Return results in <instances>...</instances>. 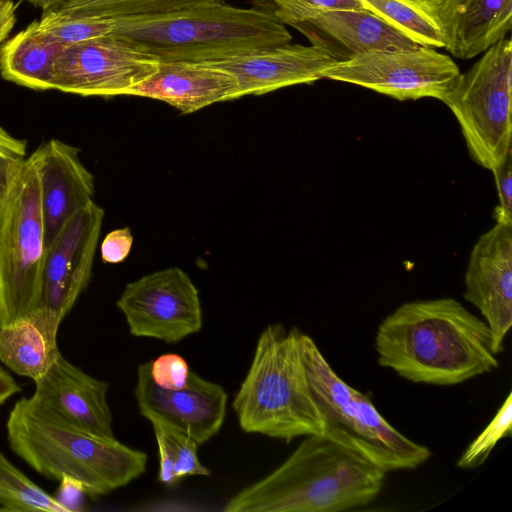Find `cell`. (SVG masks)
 Segmentation results:
<instances>
[{
  "label": "cell",
  "instance_id": "cell-1",
  "mask_svg": "<svg viewBox=\"0 0 512 512\" xmlns=\"http://www.w3.org/2000/svg\"><path fill=\"white\" fill-rule=\"evenodd\" d=\"M374 347L380 366L416 384L458 385L499 367L486 322L450 297L401 304Z\"/></svg>",
  "mask_w": 512,
  "mask_h": 512
},
{
  "label": "cell",
  "instance_id": "cell-2",
  "mask_svg": "<svg viewBox=\"0 0 512 512\" xmlns=\"http://www.w3.org/2000/svg\"><path fill=\"white\" fill-rule=\"evenodd\" d=\"M386 473L323 434L304 436L275 470L225 504L226 512H337L365 506Z\"/></svg>",
  "mask_w": 512,
  "mask_h": 512
},
{
  "label": "cell",
  "instance_id": "cell-3",
  "mask_svg": "<svg viewBox=\"0 0 512 512\" xmlns=\"http://www.w3.org/2000/svg\"><path fill=\"white\" fill-rule=\"evenodd\" d=\"M6 431L10 449L37 473L93 497L127 485L146 470L143 451L78 429L31 397L14 404Z\"/></svg>",
  "mask_w": 512,
  "mask_h": 512
},
{
  "label": "cell",
  "instance_id": "cell-4",
  "mask_svg": "<svg viewBox=\"0 0 512 512\" xmlns=\"http://www.w3.org/2000/svg\"><path fill=\"white\" fill-rule=\"evenodd\" d=\"M111 34L160 62L204 63L289 43L286 26L256 8L205 3L160 15L115 18Z\"/></svg>",
  "mask_w": 512,
  "mask_h": 512
},
{
  "label": "cell",
  "instance_id": "cell-5",
  "mask_svg": "<svg viewBox=\"0 0 512 512\" xmlns=\"http://www.w3.org/2000/svg\"><path fill=\"white\" fill-rule=\"evenodd\" d=\"M302 332L271 324L261 332L248 372L232 403L240 427L290 442L324 433L301 347Z\"/></svg>",
  "mask_w": 512,
  "mask_h": 512
},
{
  "label": "cell",
  "instance_id": "cell-6",
  "mask_svg": "<svg viewBox=\"0 0 512 512\" xmlns=\"http://www.w3.org/2000/svg\"><path fill=\"white\" fill-rule=\"evenodd\" d=\"M308 382L324 419V434L385 473L415 469L431 456L392 426L361 391L346 383L308 335H301Z\"/></svg>",
  "mask_w": 512,
  "mask_h": 512
},
{
  "label": "cell",
  "instance_id": "cell-7",
  "mask_svg": "<svg viewBox=\"0 0 512 512\" xmlns=\"http://www.w3.org/2000/svg\"><path fill=\"white\" fill-rule=\"evenodd\" d=\"M45 251L33 152L14 169L0 199V328L40 307Z\"/></svg>",
  "mask_w": 512,
  "mask_h": 512
},
{
  "label": "cell",
  "instance_id": "cell-8",
  "mask_svg": "<svg viewBox=\"0 0 512 512\" xmlns=\"http://www.w3.org/2000/svg\"><path fill=\"white\" fill-rule=\"evenodd\" d=\"M459 74L443 101L459 123L471 158L492 170L512 150V42L489 47Z\"/></svg>",
  "mask_w": 512,
  "mask_h": 512
},
{
  "label": "cell",
  "instance_id": "cell-9",
  "mask_svg": "<svg viewBox=\"0 0 512 512\" xmlns=\"http://www.w3.org/2000/svg\"><path fill=\"white\" fill-rule=\"evenodd\" d=\"M460 74L453 59L435 48H388L339 62L323 79L358 85L399 101L434 98L444 101Z\"/></svg>",
  "mask_w": 512,
  "mask_h": 512
},
{
  "label": "cell",
  "instance_id": "cell-10",
  "mask_svg": "<svg viewBox=\"0 0 512 512\" xmlns=\"http://www.w3.org/2000/svg\"><path fill=\"white\" fill-rule=\"evenodd\" d=\"M159 65L141 46L109 34L64 46L54 64V90L85 97L126 96Z\"/></svg>",
  "mask_w": 512,
  "mask_h": 512
},
{
  "label": "cell",
  "instance_id": "cell-11",
  "mask_svg": "<svg viewBox=\"0 0 512 512\" xmlns=\"http://www.w3.org/2000/svg\"><path fill=\"white\" fill-rule=\"evenodd\" d=\"M116 306L135 337L171 344L202 327L199 292L178 267L155 271L128 283Z\"/></svg>",
  "mask_w": 512,
  "mask_h": 512
},
{
  "label": "cell",
  "instance_id": "cell-12",
  "mask_svg": "<svg viewBox=\"0 0 512 512\" xmlns=\"http://www.w3.org/2000/svg\"><path fill=\"white\" fill-rule=\"evenodd\" d=\"M104 210L94 201L74 213L46 247L40 307L63 319L86 289Z\"/></svg>",
  "mask_w": 512,
  "mask_h": 512
},
{
  "label": "cell",
  "instance_id": "cell-13",
  "mask_svg": "<svg viewBox=\"0 0 512 512\" xmlns=\"http://www.w3.org/2000/svg\"><path fill=\"white\" fill-rule=\"evenodd\" d=\"M134 395L143 417L165 422L198 445L220 431L226 415L227 394L223 387L192 370L184 387L168 390L153 381L150 361L145 362L137 369Z\"/></svg>",
  "mask_w": 512,
  "mask_h": 512
},
{
  "label": "cell",
  "instance_id": "cell-14",
  "mask_svg": "<svg viewBox=\"0 0 512 512\" xmlns=\"http://www.w3.org/2000/svg\"><path fill=\"white\" fill-rule=\"evenodd\" d=\"M463 297L482 315L500 354L512 326V223L496 222L473 246Z\"/></svg>",
  "mask_w": 512,
  "mask_h": 512
},
{
  "label": "cell",
  "instance_id": "cell-15",
  "mask_svg": "<svg viewBox=\"0 0 512 512\" xmlns=\"http://www.w3.org/2000/svg\"><path fill=\"white\" fill-rule=\"evenodd\" d=\"M204 63L231 74L237 81L239 98L313 83L337 64L316 46L290 42Z\"/></svg>",
  "mask_w": 512,
  "mask_h": 512
},
{
  "label": "cell",
  "instance_id": "cell-16",
  "mask_svg": "<svg viewBox=\"0 0 512 512\" xmlns=\"http://www.w3.org/2000/svg\"><path fill=\"white\" fill-rule=\"evenodd\" d=\"M34 383L35 392L31 398L36 403L89 434L115 438L107 401V382L88 375L60 354Z\"/></svg>",
  "mask_w": 512,
  "mask_h": 512
},
{
  "label": "cell",
  "instance_id": "cell-17",
  "mask_svg": "<svg viewBox=\"0 0 512 512\" xmlns=\"http://www.w3.org/2000/svg\"><path fill=\"white\" fill-rule=\"evenodd\" d=\"M46 247L78 210L93 201L94 177L80 159V149L51 139L35 151Z\"/></svg>",
  "mask_w": 512,
  "mask_h": 512
},
{
  "label": "cell",
  "instance_id": "cell-18",
  "mask_svg": "<svg viewBox=\"0 0 512 512\" xmlns=\"http://www.w3.org/2000/svg\"><path fill=\"white\" fill-rule=\"evenodd\" d=\"M292 27L337 63L372 50L418 46L366 9L326 11Z\"/></svg>",
  "mask_w": 512,
  "mask_h": 512
},
{
  "label": "cell",
  "instance_id": "cell-19",
  "mask_svg": "<svg viewBox=\"0 0 512 512\" xmlns=\"http://www.w3.org/2000/svg\"><path fill=\"white\" fill-rule=\"evenodd\" d=\"M126 96L163 101L183 114L217 102L238 99V84L228 72L194 62H160L158 70Z\"/></svg>",
  "mask_w": 512,
  "mask_h": 512
},
{
  "label": "cell",
  "instance_id": "cell-20",
  "mask_svg": "<svg viewBox=\"0 0 512 512\" xmlns=\"http://www.w3.org/2000/svg\"><path fill=\"white\" fill-rule=\"evenodd\" d=\"M445 47L468 60L503 39L512 27V0H441Z\"/></svg>",
  "mask_w": 512,
  "mask_h": 512
},
{
  "label": "cell",
  "instance_id": "cell-21",
  "mask_svg": "<svg viewBox=\"0 0 512 512\" xmlns=\"http://www.w3.org/2000/svg\"><path fill=\"white\" fill-rule=\"evenodd\" d=\"M63 318L39 307L0 328V361L19 376L33 381L43 376L61 354L57 343Z\"/></svg>",
  "mask_w": 512,
  "mask_h": 512
},
{
  "label": "cell",
  "instance_id": "cell-22",
  "mask_svg": "<svg viewBox=\"0 0 512 512\" xmlns=\"http://www.w3.org/2000/svg\"><path fill=\"white\" fill-rule=\"evenodd\" d=\"M64 46L33 21L0 45V76L28 89L54 90V64Z\"/></svg>",
  "mask_w": 512,
  "mask_h": 512
},
{
  "label": "cell",
  "instance_id": "cell-23",
  "mask_svg": "<svg viewBox=\"0 0 512 512\" xmlns=\"http://www.w3.org/2000/svg\"><path fill=\"white\" fill-rule=\"evenodd\" d=\"M364 7L421 46L445 47L441 0H361Z\"/></svg>",
  "mask_w": 512,
  "mask_h": 512
},
{
  "label": "cell",
  "instance_id": "cell-24",
  "mask_svg": "<svg viewBox=\"0 0 512 512\" xmlns=\"http://www.w3.org/2000/svg\"><path fill=\"white\" fill-rule=\"evenodd\" d=\"M224 0H64L56 10L75 16L126 18L160 15Z\"/></svg>",
  "mask_w": 512,
  "mask_h": 512
},
{
  "label": "cell",
  "instance_id": "cell-25",
  "mask_svg": "<svg viewBox=\"0 0 512 512\" xmlns=\"http://www.w3.org/2000/svg\"><path fill=\"white\" fill-rule=\"evenodd\" d=\"M0 511L70 512L68 506L44 491L0 451Z\"/></svg>",
  "mask_w": 512,
  "mask_h": 512
},
{
  "label": "cell",
  "instance_id": "cell-26",
  "mask_svg": "<svg viewBox=\"0 0 512 512\" xmlns=\"http://www.w3.org/2000/svg\"><path fill=\"white\" fill-rule=\"evenodd\" d=\"M512 435V393L507 395L489 424L467 446L456 462L461 469H475L483 465L503 438Z\"/></svg>",
  "mask_w": 512,
  "mask_h": 512
},
{
  "label": "cell",
  "instance_id": "cell-27",
  "mask_svg": "<svg viewBox=\"0 0 512 512\" xmlns=\"http://www.w3.org/2000/svg\"><path fill=\"white\" fill-rule=\"evenodd\" d=\"M253 4L254 8L289 26L326 11L366 9L361 0H253Z\"/></svg>",
  "mask_w": 512,
  "mask_h": 512
},
{
  "label": "cell",
  "instance_id": "cell-28",
  "mask_svg": "<svg viewBox=\"0 0 512 512\" xmlns=\"http://www.w3.org/2000/svg\"><path fill=\"white\" fill-rule=\"evenodd\" d=\"M155 433L160 434L171 453L174 475L178 481L185 476H210L211 472L198 458V444L184 432L156 418L148 419Z\"/></svg>",
  "mask_w": 512,
  "mask_h": 512
},
{
  "label": "cell",
  "instance_id": "cell-29",
  "mask_svg": "<svg viewBox=\"0 0 512 512\" xmlns=\"http://www.w3.org/2000/svg\"><path fill=\"white\" fill-rule=\"evenodd\" d=\"M191 369L186 360L174 353H167L150 361V374L161 388L175 390L184 387Z\"/></svg>",
  "mask_w": 512,
  "mask_h": 512
},
{
  "label": "cell",
  "instance_id": "cell-30",
  "mask_svg": "<svg viewBox=\"0 0 512 512\" xmlns=\"http://www.w3.org/2000/svg\"><path fill=\"white\" fill-rule=\"evenodd\" d=\"M27 143L11 135L0 125V199L14 169L25 160Z\"/></svg>",
  "mask_w": 512,
  "mask_h": 512
},
{
  "label": "cell",
  "instance_id": "cell-31",
  "mask_svg": "<svg viewBox=\"0 0 512 512\" xmlns=\"http://www.w3.org/2000/svg\"><path fill=\"white\" fill-rule=\"evenodd\" d=\"M491 171L499 199L494 211L495 221L512 223V150Z\"/></svg>",
  "mask_w": 512,
  "mask_h": 512
},
{
  "label": "cell",
  "instance_id": "cell-32",
  "mask_svg": "<svg viewBox=\"0 0 512 512\" xmlns=\"http://www.w3.org/2000/svg\"><path fill=\"white\" fill-rule=\"evenodd\" d=\"M133 244V236L128 227L115 229L103 239L100 252L104 263L117 264L129 255Z\"/></svg>",
  "mask_w": 512,
  "mask_h": 512
},
{
  "label": "cell",
  "instance_id": "cell-33",
  "mask_svg": "<svg viewBox=\"0 0 512 512\" xmlns=\"http://www.w3.org/2000/svg\"><path fill=\"white\" fill-rule=\"evenodd\" d=\"M17 4L12 0H0V45L8 38L17 21Z\"/></svg>",
  "mask_w": 512,
  "mask_h": 512
},
{
  "label": "cell",
  "instance_id": "cell-34",
  "mask_svg": "<svg viewBox=\"0 0 512 512\" xmlns=\"http://www.w3.org/2000/svg\"><path fill=\"white\" fill-rule=\"evenodd\" d=\"M21 391L15 379L0 366V406L12 395Z\"/></svg>",
  "mask_w": 512,
  "mask_h": 512
},
{
  "label": "cell",
  "instance_id": "cell-35",
  "mask_svg": "<svg viewBox=\"0 0 512 512\" xmlns=\"http://www.w3.org/2000/svg\"><path fill=\"white\" fill-rule=\"evenodd\" d=\"M27 3L33 5L36 8L41 9L42 11H47L56 8L60 5L64 0H23Z\"/></svg>",
  "mask_w": 512,
  "mask_h": 512
}]
</instances>
